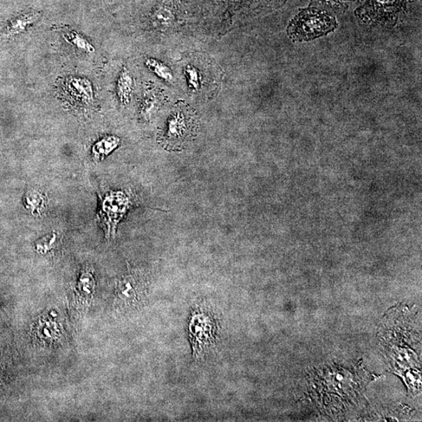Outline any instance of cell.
Returning <instances> with one entry per match:
<instances>
[{"label":"cell","mask_w":422,"mask_h":422,"mask_svg":"<svg viewBox=\"0 0 422 422\" xmlns=\"http://www.w3.org/2000/svg\"><path fill=\"white\" fill-rule=\"evenodd\" d=\"M336 27V18L329 13L309 8L301 10L292 20L288 34L294 42L310 41L330 33Z\"/></svg>","instance_id":"obj_1"},{"label":"cell","mask_w":422,"mask_h":422,"mask_svg":"<svg viewBox=\"0 0 422 422\" xmlns=\"http://www.w3.org/2000/svg\"><path fill=\"white\" fill-rule=\"evenodd\" d=\"M218 322L205 309H197L192 315L190 323V337L195 359H200L216 345Z\"/></svg>","instance_id":"obj_2"},{"label":"cell","mask_w":422,"mask_h":422,"mask_svg":"<svg viewBox=\"0 0 422 422\" xmlns=\"http://www.w3.org/2000/svg\"><path fill=\"white\" fill-rule=\"evenodd\" d=\"M146 277L138 271H128L116 285V307L121 310H133L141 306L148 294Z\"/></svg>","instance_id":"obj_3"},{"label":"cell","mask_w":422,"mask_h":422,"mask_svg":"<svg viewBox=\"0 0 422 422\" xmlns=\"http://www.w3.org/2000/svg\"><path fill=\"white\" fill-rule=\"evenodd\" d=\"M129 205H131V202L123 192H108L100 197L97 218L109 241L115 237L116 226L125 216Z\"/></svg>","instance_id":"obj_4"},{"label":"cell","mask_w":422,"mask_h":422,"mask_svg":"<svg viewBox=\"0 0 422 422\" xmlns=\"http://www.w3.org/2000/svg\"><path fill=\"white\" fill-rule=\"evenodd\" d=\"M407 0H368L356 10V15L365 22L388 23L398 20Z\"/></svg>","instance_id":"obj_5"},{"label":"cell","mask_w":422,"mask_h":422,"mask_svg":"<svg viewBox=\"0 0 422 422\" xmlns=\"http://www.w3.org/2000/svg\"><path fill=\"white\" fill-rule=\"evenodd\" d=\"M34 341L43 347L54 346L59 343L63 336L61 324L53 317L43 315L32 326Z\"/></svg>","instance_id":"obj_6"},{"label":"cell","mask_w":422,"mask_h":422,"mask_svg":"<svg viewBox=\"0 0 422 422\" xmlns=\"http://www.w3.org/2000/svg\"><path fill=\"white\" fill-rule=\"evenodd\" d=\"M193 126L192 112L188 110L179 109L168 121L166 138L173 144H181L192 135Z\"/></svg>","instance_id":"obj_7"},{"label":"cell","mask_w":422,"mask_h":422,"mask_svg":"<svg viewBox=\"0 0 422 422\" xmlns=\"http://www.w3.org/2000/svg\"><path fill=\"white\" fill-rule=\"evenodd\" d=\"M96 281L93 271L91 268L82 269L75 289V305L76 309L84 311L93 300L95 293Z\"/></svg>","instance_id":"obj_8"},{"label":"cell","mask_w":422,"mask_h":422,"mask_svg":"<svg viewBox=\"0 0 422 422\" xmlns=\"http://www.w3.org/2000/svg\"><path fill=\"white\" fill-rule=\"evenodd\" d=\"M65 93L71 100L82 105H89L94 100L92 83L82 77H69L63 82Z\"/></svg>","instance_id":"obj_9"},{"label":"cell","mask_w":422,"mask_h":422,"mask_svg":"<svg viewBox=\"0 0 422 422\" xmlns=\"http://www.w3.org/2000/svg\"><path fill=\"white\" fill-rule=\"evenodd\" d=\"M40 15L36 12L24 13L13 18L3 31L2 36L12 37L23 33L38 20Z\"/></svg>","instance_id":"obj_10"},{"label":"cell","mask_w":422,"mask_h":422,"mask_svg":"<svg viewBox=\"0 0 422 422\" xmlns=\"http://www.w3.org/2000/svg\"><path fill=\"white\" fill-rule=\"evenodd\" d=\"M120 139L115 135H107L97 141L92 149V154L97 162L105 160L120 145Z\"/></svg>","instance_id":"obj_11"},{"label":"cell","mask_w":422,"mask_h":422,"mask_svg":"<svg viewBox=\"0 0 422 422\" xmlns=\"http://www.w3.org/2000/svg\"><path fill=\"white\" fill-rule=\"evenodd\" d=\"M133 87V76L127 68H123L116 83V94L122 105H127L131 101Z\"/></svg>","instance_id":"obj_12"},{"label":"cell","mask_w":422,"mask_h":422,"mask_svg":"<svg viewBox=\"0 0 422 422\" xmlns=\"http://www.w3.org/2000/svg\"><path fill=\"white\" fill-rule=\"evenodd\" d=\"M23 204L25 209L33 216H40L45 209L47 199L41 192L29 189L24 194Z\"/></svg>","instance_id":"obj_13"},{"label":"cell","mask_w":422,"mask_h":422,"mask_svg":"<svg viewBox=\"0 0 422 422\" xmlns=\"http://www.w3.org/2000/svg\"><path fill=\"white\" fill-rule=\"evenodd\" d=\"M63 38L73 47L79 49L81 51L86 52L87 54H94L95 47L93 44H91L86 38L76 31H68L63 33Z\"/></svg>","instance_id":"obj_14"},{"label":"cell","mask_w":422,"mask_h":422,"mask_svg":"<svg viewBox=\"0 0 422 422\" xmlns=\"http://www.w3.org/2000/svg\"><path fill=\"white\" fill-rule=\"evenodd\" d=\"M58 239H59V236L56 232H52L49 235L45 236L36 242V251L42 255H47L56 248Z\"/></svg>","instance_id":"obj_15"},{"label":"cell","mask_w":422,"mask_h":422,"mask_svg":"<svg viewBox=\"0 0 422 422\" xmlns=\"http://www.w3.org/2000/svg\"><path fill=\"white\" fill-rule=\"evenodd\" d=\"M146 65L149 70H152L154 74L162 77V79L166 81H171L173 80L172 70L163 63L153 59V58H147L146 60Z\"/></svg>","instance_id":"obj_16"},{"label":"cell","mask_w":422,"mask_h":422,"mask_svg":"<svg viewBox=\"0 0 422 422\" xmlns=\"http://www.w3.org/2000/svg\"><path fill=\"white\" fill-rule=\"evenodd\" d=\"M158 99L153 93H148L142 100L141 114L148 119L155 112L158 106Z\"/></svg>","instance_id":"obj_17"}]
</instances>
